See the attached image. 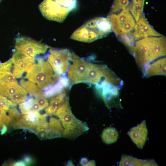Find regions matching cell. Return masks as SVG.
I'll use <instances>...</instances> for the list:
<instances>
[{
	"label": "cell",
	"mask_w": 166,
	"mask_h": 166,
	"mask_svg": "<svg viewBox=\"0 0 166 166\" xmlns=\"http://www.w3.org/2000/svg\"><path fill=\"white\" fill-rule=\"evenodd\" d=\"M166 42L162 35L148 37L136 42L133 56L143 73L148 65L166 55Z\"/></svg>",
	"instance_id": "6da1fadb"
},
{
	"label": "cell",
	"mask_w": 166,
	"mask_h": 166,
	"mask_svg": "<svg viewBox=\"0 0 166 166\" xmlns=\"http://www.w3.org/2000/svg\"><path fill=\"white\" fill-rule=\"evenodd\" d=\"M35 58V62L26 70L24 78L44 91L56 83L61 77L55 73L50 65L45 61V55Z\"/></svg>",
	"instance_id": "7a4b0ae2"
},
{
	"label": "cell",
	"mask_w": 166,
	"mask_h": 166,
	"mask_svg": "<svg viewBox=\"0 0 166 166\" xmlns=\"http://www.w3.org/2000/svg\"><path fill=\"white\" fill-rule=\"evenodd\" d=\"M112 30L111 23L107 18L97 17L90 20L77 29L70 38L91 42L107 36Z\"/></svg>",
	"instance_id": "3957f363"
},
{
	"label": "cell",
	"mask_w": 166,
	"mask_h": 166,
	"mask_svg": "<svg viewBox=\"0 0 166 166\" xmlns=\"http://www.w3.org/2000/svg\"><path fill=\"white\" fill-rule=\"evenodd\" d=\"M52 114L59 120L63 129L64 138L74 139L89 129L87 124L78 119L72 113L69 98Z\"/></svg>",
	"instance_id": "277c9868"
},
{
	"label": "cell",
	"mask_w": 166,
	"mask_h": 166,
	"mask_svg": "<svg viewBox=\"0 0 166 166\" xmlns=\"http://www.w3.org/2000/svg\"><path fill=\"white\" fill-rule=\"evenodd\" d=\"M77 3V0H44L39 8L46 18L62 22L75 8Z\"/></svg>",
	"instance_id": "5b68a950"
},
{
	"label": "cell",
	"mask_w": 166,
	"mask_h": 166,
	"mask_svg": "<svg viewBox=\"0 0 166 166\" xmlns=\"http://www.w3.org/2000/svg\"><path fill=\"white\" fill-rule=\"evenodd\" d=\"M85 82L96 85L97 88L111 84L121 89L123 84V81L107 66L90 62Z\"/></svg>",
	"instance_id": "8992f818"
},
{
	"label": "cell",
	"mask_w": 166,
	"mask_h": 166,
	"mask_svg": "<svg viewBox=\"0 0 166 166\" xmlns=\"http://www.w3.org/2000/svg\"><path fill=\"white\" fill-rule=\"evenodd\" d=\"M55 74L61 77L67 72L72 61V54L67 49L50 48L45 55Z\"/></svg>",
	"instance_id": "52a82bcc"
},
{
	"label": "cell",
	"mask_w": 166,
	"mask_h": 166,
	"mask_svg": "<svg viewBox=\"0 0 166 166\" xmlns=\"http://www.w3.org/2000/svg\"><path fill=\"white\" fill-rule=\"evenodd\" d=\"M107 18L111 23L112 30L118 37L131 33L136 23L128 7L117 14H110Z\"/></svg>",
	"instance_id": "ba28073f"
},
{
	"label": "cell",
	"mask_w": 166,
	"mask_h": 166,
	"mask_svg": "<svg viewBox=\"0 0 166 166\" xmlns=\"http://www.w3.org/2000/svg\"><path fill=\"white\" fill-rule=\"evenodd\" d=\"M48 48L46 45L28 37H19L15 40V49L35 58L45 54Z\"/></svg>",
	"instance_id": "9c48e42d"
},
{
	"label": "cell",
	"mask_w": 166,
	"mask_h": 166,
	"mask_svg": "<svg viewBox=\"0 0 166 166\" xmlns=\"http://www.w3.org/2000/svg\"><path fill=\"white\" fill-rule=\"evenodd\" d=\"M72 61L67 72L68 78L73 83L85 82L89 62L72 52Z\"/></svg>",
	"instance_id": "30bf717a"
},
{
	"label": "cell",
	"mask_w": 166,
	"mask_h": 166,
	"mask_svg": "<svg viewBox=\"0 0 166 166\" xmlns=\"http://www.w3.org/2000/svg\"><path fill=\"white\" fill-rule=\"evenodd\" d=\"M11 59L13 63L12 73L16 78L21 77L28 67L36 61L35 58L15 49Z\"/></svg>",
	"instance_id": "8fae6325"
},
{
	"label": "cell",
	"mask_w": 166,
	"mask_h": 166,
	"mask_svg": "<svg viewBox=\"0 0 166 166\" xmlns=\"http://www.w3.org/2000/svg\"><path fill=\"white\" fill-rule=\"evenodd\" d=\"M118 87L113 85H108L100 89V91L106 105L109 108L114 107L122 108L119 97Z\"/></svg>",
	"instance_id": "7c38bea8"
},
{
	"label": "cell",
	"mask_w": 166,
	"mask_h": 166,
	"mask_svg": "<svg viewBox=\"0 0 166 166\" xmlns=\"http://www.w3.org/2000/svg\"><path fill=\"white\" fill-rule=\"evenodd\" d=\"M133 30L132 35L135 40L162 35L150 26L143 15L136 23Z\"/></svg>",
	"instance_id": "4fadbf2b"
},
{
	"label": "cell",
	"mask_w": 166,
	"mask_h": 166,
	"mask_svg": "<svg viewBox=\"0 0 166 166\" xmlns=\"http://www.w3.org/2000/svg\"><path fill=\"white\" fill-rule=\"evenodd\" d=\"M127 134L137 147L142 149L147 139L148 134L145 121H143L140 124L131 128Z\"/></svg>",
	"instance_id": "5bb4252c"
},
{
	"label": "cell",
	"mask_w": 166,
	"mask_h": 166,
	"mask_svg": "<svg viewBox=\"0 0 166 166\" xmlns=\"http://www.w3.org/2000/svg\"><path fill=\"white\" fill-rule=\"evenodd\" d=\"M166 58L158 59L147 65L143 72L147 77L155 75H166Z\"/></svg>",
	"instance_id": "9a60e30c"
},
{
	"label": "cell",
	"mask_w": 166,
	"mask_h": 166,
	"mask_svg": "<svg viewBox=\"0 0 166 166\" xmlns=\"http://www.w3.org/2000/svg\"><path fill=\"white\" fill-rule=\"evenodd\" d=\"M69 98L65 91L61 93L51 97L49 100L48 106L45 109L44 112L47 115L53 114Z\"/></svg>",
	"instance_id": "2e32d148"
},
{
	"label": "cell",
	"mask_w": 166,
	"mask_h": 166,
	"mask_svg": "<svg viewBox=\"0 0 166 166\" xmlns=\"http://www.w3.org/2000/svg\"><path fill=\"white\" fill-rule=\"evenodd\" d=\"M119 166H158L153 160H142L123 155L118 163Z\"/></svg>",
	"instance_id": "e0dca14e"
},
{
	"label": "cell",
	"mask_w": 166,
	"mask_h": 166,
	"mask_svg": "<svg viewBox=\"0 0 166 166\" xmlns=\"http://www.w3.org/2000/svg\"><path fill=\"white\" fill-rule=\"evenodd\" d=\"M66 77H61L58 81L43 92L46 97H51L63 91V88L68 84V79Z\"/></svg>",
	"instance_id": "ac0fdd59"
},
{
	"label": "cell",
	"mask_w": 166,
	"mask_h": 166,
	"mask_svg": "<svg viewBox=\"0 0 166 166\" xmlns=\"http://www.w3.org/2000/svg\"><path fill=\"white\" fill-rule=\"evenodd\" d=\"M38 127L27 114H22L18 121L13 127L14 129H26L35 133Z\"/></svg>",
	"instance_id": "d6986e66"
},
{
	"label": "cell",
	"mask_w": 166,
	"mask_h": 166,
	"mask_svg": "<svg viewBox=\"0 0 166 166\" xmlns=\"http://www.w3.org/2000/svg\"><path fill=\"white\" fill-rule=\"evenodd\" d=\"M20 85L27 92L29 95L34 98L44 96L43 92L35 84L29 81L21 79Z\"/></svg>",
	"instance_id": "ffe728a7"
},
{
	"label": "cell",
	"mask_w": 166,
	"mask_h": 166,
	"mask_svg": "<svg viewBox=\"0 0 166 166\" xmlns=\"http://www.w3.org/2000/svg\"><path fill=\"white\" fill-rule=\"evenodd\" d=\"M17 81L0 82V94L7 98L14 93L20 86Z\"/></svg>",
	"instance_id": "44dd1931"
},
{
	"label": "cell",
	"mask_w": 166,
	"mask_h": 166,
	"mask_svg": "<svg viewBox=\"0 0 166 166\" xmlns=\"http://www.w3.org/2000/svg\"><path fill=\"white\" fill-rule=\"evenodd\" d=\"M118 136L117 130L115 128L111 127L105 128L101 134L103 142L106 144H110L116 142Z\"/></svg>",
	"instance_id": "7402d4cb"
},
{
	"label": "cell",
	"mask_w": 166,
	"mask_h": 166,
	"mask_svg": "<svg viewBox=\"0 0 166 166\" xmlns=\"http://www.w3.org/2000/svg\"><path fill=\"white\" fill-rule=\"evenodd\" d=\"M28 93L20 85L17 91L8 98L14 106L25 101L28 97Z\"/></svg>",
	"instance_id": "603a6c76"
},
{
	"label": "cell",
	"mask_w": 166,
	"mask_h": 166,
	"mask_svg": "<svg viewBox=\"0 0 166 166\" xmlns=\"http://www.w3.org/2000/svg\"><path fill=\"white\" fill-rule=\"evenodd\" d=\"M120 41L126 46L130 51L133 54L135 50L134 40L132 34L131 32L119 37Z\"/></svg>",
	"instance_id": "cb8c5ba5"
},
{
	"label": "cell",
	"mask_w": 166,
	"mask_h": 166,
	"mask_svg": "<svg viewBox=\"0 0 166 166\" xmlns=\"http://www.w3.org/2000/svg\"><path fill=\"white\" fill-rule=\"evenodd\" d=\"M10 118L6 111L0 107V131L1 134L3 135L7 130L9 127Z\"/></svg>",
	"instance_id": "d4e9b609"
},
{
	"label": "cell",
	"mask_w": 166,
	"mask_h": 166,
	"mask_svg": "<svg viewBox=\"0 0 166 166\" xmlns=\"http://www.w3.org/2000/svg\"><path fill=\"white\" fill-rule=\"evenodd\" d=\"M7 111L10 118L9 127L13 128L19 121L22 114L15 106L11 107Z\"/></svg>",
	"instance_id": "484cf974"
},
{
	"label": "cell",
	"mask_w": 166,
	"mask_h": 166,
	"mask_svg": "<svg viewBox=\"0 0 166 166\" xmlns=\"http://www.w3.org/2000/svg\"><path fill=\"white\" fill-rule=\"evenodd\" d=\"M129 2V0H114L110 14L116 13L126 8Z\"/></svg>",
	"instance_id": "4316f807"
},
{
	"label": "cell",
	"mask_w": 166,
	"mask_h": 166,
	"mask_svg": "<svg viewBox=\"0 0 166 166\" xmlns=\"http://www.w3.org/2000/svg\"><path fill=\"white\" fill-rule=\"evenodd\" d=\"M144 5L132 3L130 6L129 10L136 22L143 15Z\"/></svg>",
	"instance_id": "83f0119b"
},
{
	"label": "cell",
	"mask_w": 166,
	"mask_h": 166,
	"mask_svg": "<svg viewBox=\"0 0 166 166\" xmlns=\"http://www.w3.org/2000/svg\"><path fill=\"white\" fill-rule=\"evenodd\" d=\"M34 99V97L29 95L25 101L18 104L20 111L22 115L26 114L30 111Z\"/></svg>",
	"instance_id": "f1b7e54d"
},
{
	"label": "cell",
	"mask_w": 166,
	"mask_h": 166,
	"mask_svg": "<svg viewBox=\"0 0 166 166\" xmlns=\"http://www.w3.org/2000/svg\"><path fill=\"white\" fill-rule=\"evenodd\" d=\"M15 107L6 97L0 94V107L4 110L8 111L10 107Z\"/></svg>",
	"instance_id": "f546056e"
},
{
	"label": "cell",
	"mask_w": 166,
	"mask_h": 166,
	"mask_svg": "<svg viewBox=\"0 0 166 166\" xmlns=\"http://www.w3.org/2000/svg\"><path fill=\"white\" fill-rule=\"evenodd\" d=\"M34 100L38 104L42 110L45 109L49 105V102L47 98L44 96L34 98Z\"/></svg>",
	"instance_id": "4dcf8cb0"
},
{
	"label": "cell",
	"mask_w": 166,
	"mask_h": 166,
	"mask_svg": "<svg viewBox=\"0 0 166 166\" xmlns=\"http://www.w3.org/2000/svg\"><path fill=\"white\" fill-rule=\"evenodd\" d=\"M16 77L12 73L6 72L0 77V82H10L16 80Z\"/></svg>",
	"instance_id": "1f68e13d"
},
{
	"label": "cell",
	"mask_w": 166,
	"mask_h": 166,
	"mask_svg": "<svg viewBox=\"0 0 166 166\" xmlns=\"http://www.w3.org/2000/svg\"><path fill=\"white\" fill-rule=\"evenodd\" d=\"M42 110L41 107L34 100V99L31 106L30 111H39Z\"/></svg>",
	"instance_id": "d6a6232c"
},
{
	"label": "cell",
	"mask_w": 166,
	"mask_h": 166,
	"mask_svg": "<svg viewBox=\"0 0 166 166\" xmlns=\"http://www.w3.org/2000/svg\"><path fill=\"white\" fill-rule=\"evenodd\" d=\"M7 71V69L5 62L2 63H0V77L2 76Z\"/></svg>",
	"instance_id": "836d02e7"
},
{
	"label": "cell",
	"mask_w": 166,
	"mask_h": 166,
	"mask_svg": "<svg viewBox=\"0 0 166 166\" xmlns=\"http://www.w3.org/2000/svg\"><path fill=\"white\" fill-rule=\"evenodd\" d=\"M23 160L25 163L26 165L32 164L34 162L33 159L29 156H25L23 158Z\"/></svg>",
	"instance_id": "e575fe53"
},
{
	"label": "cell",
	"mask_w": 166,
	"mask_h": 166,
	"mask_svg": "<svg viewBox=\"0 0 166 166\" xmlns=\"http://www.w3.org/2000/svg\"><path fill=\"white\" fill-rule=\"evenodd\" d=\"M12 166H26L24 161L22 160H19L14 162H13L11 164Z\"/></svg>",
	"instance_id": "d590c367"
},
{
	"label": "cell",
	"mask_w": 166,
	"mask_h": 166,
	"mask_svg": "<svg viewBox=\"0 0 166 166\" xmlns=\"http://www.w3.org/2000/svg\"><path fill=\"white\" fill-rule=\"evenodd\" d=\"M88 161V160L86 158H83L80 161V164L82 165L85 166Z\"/></svg>",
	"instance_id": "8d00e7d4"
},
{
	"label": "cell",
	"mask_w": 166,
	"mask_h": 166,
	"mask_svg": "<svg viewBox=\"0 0 166 166\" xmlns=\"http://www.w3.org/2000/svg\"><path fill=\"white\" fill-rule=\"evenodd\" d=\"M144 0H132V3L144 5Z\"/></svg>",
	"instance_id": "74e56055"
},
{
	"label": "cell",
	"mask_w": 166,
	"mask_h": 166,
	"mask_svg": "<svg viewBox=\"0 0 166 166\" xmlns=\"http://www.w3.org/2000/svg\"><path fill=\"white\" fill-rule=\"evenodd\" d=\"M1 1V0H0V1Z\"/></svg>",
	"instance_id": "f35d334b"
}]
</instances>
